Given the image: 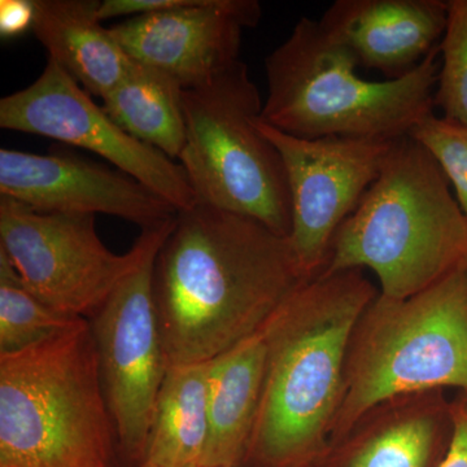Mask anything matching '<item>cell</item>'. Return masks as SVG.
<instances>
[{"label":"cell","instance_id":"15","mask_svg":"<svg viewBox=\"0 0 467 467\" xmlns=\"http://www.w3.org/2000/svg\"><path fill=\"white\" fill-rule=\"evenodd\" d=\"M319 24L358 66L395 79L434 50L447 26V2L337 0Z\"/></svg>","mask_w":467,"mask_h":467},{"label":"cell","instance_id":"22","mask_svg":"<svg viewBox=\"0 0 467 467\" xmlns=\"http://www.w3.org/2000/svg\"><path fill=\"white\" fill-rule=\"evenodd\" d=\"M409 137L434 156L450 183L453 184L457 202L467 218V129L431 113Z\"/></svg>","mask_w":467,"mask_h":467},{"label":"cell","instance_id":"20","mask_svg":"<svg viewBox=\"0 0 467 467\" xmlns=\"http://www.w3.org/2000/svg\"><path fill=\"white\" fill-rule=\"evenodd\" d=\"M75 319L27 290L11 261L0 252V353L27 348Z\"/></svg>","mask_w":467,"mask_h":467},{"label":"cell","instance_id":"16","mask_svg":"<svg viewBox=\"0 0 467 467\" xmlns=\"http://www.w3.org/2000/svg\"><path fill=\"white\" fill-rule=\"evenodd\" d=\"M97 0H34L33 33L48 52V60L95 97L103 99L134 61L101 26Z\"/></svg>","mask_w":467,"mask_h":467},{"label":"cell","instance_id":"13","mask_svg":"<svg viewBox=\"0 0 467 467\" xmlns=\"http://www.w3.org/2000/svg\"><path fill=\"white\" fill-rule=\"evenodd\" d=\"M0 196L46 213L122 218L142 230L178 214L173 205L124 171L67 153L0 150Z\"/></svg>","mask_w":467,"mask_h":467},{"label":"cell","instance_id":"6","mask_svg":"<svg viewBox=\"0 0 467 467\" xmlns=\"http://www.w3.org/2000/svg\"><path fill=\"white\" fill-rule=\"evenodd\" d=\"M450 389L467 391V265L405 299L378 294L365 309L350 339L330 447L379 402Z\"/></svg>","mask_w":467,"mask_h":467},{"label":"cell","instance_id":"21","mask_svg":"<svg viewBox=\"0 0 467 467\" xmlns=\"http://www.w3.org/2000/svg\"><path fill=\"white\" fill-rule=\"evenodd\" d=\"M434 103L444 119L467 129V0L447 2Z\"/></svg>","mask_w":467,"mask_h":467},{"label":"cell","instance_id":"24","mask_svg":"<svg viewBox=\"0 0 467 467\" xmlns=\"http://www.w3.org/2000/svg\"><path fill=\"white\" fill-rule=\"evenodd\" d=\"M36 17L34 0H2L0 2V34L3 38H16L33 30Z\"/></svg>","mask_w":467,"mask_h":467},{"label":"cell","instance_id":"1","mask_svg":"<svg viewBox=\"0 0 467 467\" xmlns=\"http://www.w3.org/2000/svg\"><path fill=\"white\" fill-rule=\"evenodd\" d=\"M304 282L288 239L256 220L202 204L178 212L153 270L168 368L223 355Z\"/></svg>","mask_w":467,"mask_h":467},{"label":"cell","instance_id":"10","mask_svg":"<svg viewBox=\"0 0 467 467\" xmlns=\"http://www.w3.org/2000/svg\"><path fill=\"white\" fill-rule=\"evenodd\" d=\"M259 129L284 159L291 195L287 239L301 276L310 281L324 272L335 234L377 180L395 140H306L261 119Z\"/></svg>","mask_w":467,"mask_h":467},{"label":"cell","instance_id":"9","mask_svg":"<svg viewBox=\"0 0 467 467\" xmlns=\"http://www.w3.org/2000/svg\"><path fill=\"white\" fill-rule=\"evenodd\" d=\"M142 248L140 236L128 254L110 251L91 214L46 213L0 198V252L27 290L69 317H94Z\"/></svg>","mask_w":467,"mask_h":467},{"label":"cell","instance_id":"14","mask_svg":"<svg viewBox=\"0 0 467 467\" xmlns=\"http://www.w3.org/2000/svg\"><path fill=\"white\" fill-rule=\"evenodd\" d=\"M451 435L445 391L396 396L368 409L315 467H439Z\"/></svg>","mask_w":467,"mask_h":467},{"label":"cell","instance_id":"25","mask_svg":"<svg viewBox=\"0 0 467 467\" xmlns=\"http://www.w3.org/2000/svg\"><path fill=\"white\" fill-rule=\"evenodd\" d=\"M134 467H150V466L146 465V463H140V465L134 466Z\"/></svg>","mask_w":467,"mask_h":467},{"label":"cell","instance_id":"8","mask_svg":"<svg viewBox=\"0 0 467 467\" xmlns=\"http://www.w3.org/2000/svg\"><path fill=\"white\" fill-rule=\"evenodd\" d=\"M174 221L142 230L143 248L137 265L88 319L115 423L117 453L133 467L146 457L156 402L168 370L153 270Z\"/></svg>","mask_w":467,"mask_h":467},{"label":"cell","instance_id":"17","mask_svg":"<svg viewBox=\"0 0 467 467\" xmlns=\"http://www.w3.org/2000/svg\"><path fill=\"white\" fill-rule=\"evenodd\" d=\"M265 368L263 327L212 359L209 436L202 467L243 466L256 425Z\"/></svg>","mask_w":467,"mask_h":467},{"label":"cell","instance_id":"7","mask_svg":"<svg viewBox=\"0 0 467 467\" xmlns=\"http://www.w3.org/2000/svg\"><path fill=\"white\" fill-rule=\"evenodd\" d=\"M180 156L196 204L250 217L287 238L291 195L284 159L261 133L264 103L243 61L182 94Z\"/></svg>","mask_w":467,"mask_h":467},{"label":"cell","instance_id":"11","mask_svg":"<svg viewBox=\"0 0 467 467\" xmlns=\"http://www.w3.org/2000/svg\"><path fill=\"white\" fill-rule=\"evenodd\" d=\"M0 128L91 150L178 212L196 205L182 165L126 133L52 60L32 85L0 100Z\"/></svg>","mask_w":467,"mask_h":467},{"label":"cell","instance_id":"5","mask_svg":"<svg viewBox=\"0 0 467 467\" xmlns=\"http://www.w3.org/2000/svg\"><path fill=\"white\" fill-rule=\"evenodd\" d=\"M116 451L88 319L0 353V467H112Z\"/></svg>","mask_w":467,"mask_h":467},{"label":"cell","instance_id":"4","mask_svg":"<svg viewBox=\"0 0 467 467\" xmlns=\"http://www.w3.org/2000/svg\"><path fill=\"white\" fill-rule=\"evenodd\" d=\"M441 48L410 72L382 82L356 73L358 60L319 21L301 17L265 58L267 97L261 119L306 140H398L434 113Z\"/></svg>","mask_w":467,"mask_h":467},{"label":"cell","instance_id":"2","mask_svg":"<svg viewBox=\"0 0 467 467\" xmlns=\"http://www.w3.org/2000/svg\"><path fill=\"white\" fill-rule=\"evenodd\" d=\"M379 294L364 270L300 285L263 326L266 368L242 467H315L330 450L350 339Z\"/></svg>","mask_w":467,"mask_h":467},{"label":"cell","instance_id":"19","mask_svg":"<svg viewBox=\"0 0 467 467\" xmlns=\"http://www.w3.org/2000/svg\"><path fill=\"white\" fill-rule=\"evenodd\" d=\"M183 88L161 70L135 63L103 98V109L126 133L180 159L186 142Z\"/></svg>","mask_w":467,"mask_h":467},{"label":"cell","instance_id":"23","mask_svg":"<svg viewBox=\"0 0 467 467\" xmlns=\"http://www.w3.org/2000/svg\"><path fill=\"white\" fill-rule=\"evenodd\" d=\"M451 435L439 467H467V391L451 400Z\"/></svg>","mask_w":467,"mask_h":467},{"label":"cell","instance_id":"3","mask_svg":"<svg viewBox=\"0 0 467 467\" xmlns=\"http://www.w3.org/2000/svg\"><path fill=\"white\" fill-rule=\"evenodd\" d=\"M465 265L467 218L450 181L422 144L405 137L335 234L322 273L368 269L380 295L405 299Z\"/></svg>","mask_w":467,"mask_h":467},{"label":"cell","instance_id":"18","mask_svg":"<svg viewBox=\"0 0 467 467\" xmlns=\"http://www.w3.org/2000/svg\"><path fill=\"white\" fill-rule=\"evenodd\" d=\"M211 365L208 361L168 368L142 463L150 467L204 465Z\"/></svg>","mask_w":467,"mask_h":467},{"label":"cell","instance_id":"12","mask_svg":"<svg viewBox=\"0 0 467 467\" xmlns=\"http://www.w3.org/2000/svg\"><path fill=\"white\" fill-rule=\"evenodd\" d=\"M261 18L257 0H187L181 7L109 27L129 57L183 88L205 84L239 61L243 32Z\"/></svg>","mask_w":467,"mask_h":467}]
</instances>
